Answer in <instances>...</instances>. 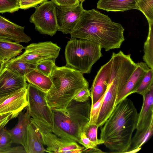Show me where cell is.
<instances>
[{"mask_svg":"<svg viewBox=\"0 0 153 153\" xmlns=\"http://www.w3.org/2000/svg\"><path fill=\"white\" fill-rule=\"evenodd\" d=\"M36 65L21 62L13 59L4 64V67L19 76L25 77L29 73L36 68Z\"/></svg>","mask_w":153,"mask_h":153,"instance_id":"24","label":"cell"},{"mask_svg":"<svg viewBox=\"0 0 153 153\" xmlns=\"http://www.w3.org/2000/svg\"><path fill=\"white\" fill-rule=\"evenodd\" d=\"M91 107L89 100L84 102L73 100L65 109L51 108L52 132L61 138L78 142L89 121Z\"/></svg>","mask_w":153,"mask_h":153,"instance_id":"4","label":"cell"},{"mask_svg":"<svg viewBox=\"0 0 153 153\" xmlns=\"http://www.w3.org/2000/svg\"><path fill=\"white\" fill-rule=\"evenodd\" d=\"M149 69L145 62L137 63L136 67L120 92L116 101V106L129 95L135 93L144 76Z\"/></svg>","mask_w":153,"mask_h":153,"instance_id":"13","label":"cell"},{"mask_svg":"<svg viewBox=\"0 0 153 153\" xmlns=\"http://www.w3.org/2000/svg\"><path fill=\"white\" fill-rule=\"evenodd\" d=\"M27 89V107L30 116L52 127V111L47 101L46 93L30 83L28 84Z\"/></svg>","mask_w":153,"mask_h":153,"instance_id":"7","label":"cell"},{"mask_svg":"<svg viewBox=\"0 0 153 153\" xmlns=\"http://www.w3.org/2000/svg\"><path fill=\"white\" fill-rule=\"evenodd\" d=\"M57 6H74L78 5L80 3L79 0H52Z\"/></svg>","mask_w":153,"mask_h":153,"instance_id":"36","label":"cell"},{"mask_svg":"<svg viewBox=\"0 0 153 153\" xmlns=\"http://www.w3.org/2000/svg\"><path fill=\"white\" fill-rule=\"evenodd\" d=\"M105 93L93 105H91L90 120L88 124H97L98 116L102 104Z\"/></svg>","mask_w":153,"mask_h":153,"instance_id":"31","label":"cell"},{"mask_svg":"<svg viewBox=\"0 0 153 153\" xmlns=\"http://www.w3.org/2000/svg\"><path fill=\"white\" fill-rule=\"evenodd\" d=\"M24 52L13 59L21 62L37 65L47 59H56L61 48L51 41L30 44L25 48Z\"/></svg>","mask_w":153,"mask_h":153,"instance_id":"9","label":"cell"},{"mask_svg":"<svg viewBox=\"0 0 153 153\" xmlns=\"http://www.w3.org/2000/svg\"><path fill=\"white\" fill-rule=\"evenodd\" d=\"M153 87V69L149 68L136 91L135 93L143 96Z\"/></svg>","mask_w":153,"mask_h":153,"instance_id":"27","label":"cell"},{"mask_svg":"<svg viewBox=\"0 0 153 153\" xmlns=\"http://www.w3.org/2000/svg\"><path fill=\"white\" fill-rule=\"evenodd\" d=\"M24 27L19 25L0 15V39L18 43H27L31 39L24 31Z\"/></svg>","mask_w":153,"mask_h":153,"instance_id":"16","label":"cell"},{"mask_svg":"<svg viewBox=\"0 0 153 153\" xmlns=\"http://www.w3.org/2000/svg\"><path fill=\"white\" fill-rule=\"evenodd\" d=\"M31 122L40 134L46 149L50 153H81L85 148L76 142L58 137L52 132L50 126L41 121L31 117Z\"/></svg>","mask_w":153,"mask_h":153,"instance_id":"6","label":"cell"},{"mask_svg":"<svg viewBox=\"0 0 153 153\" xmlns=\"http://www.w3.org/2000/svg\"><path fill=\"white\" fill-rule=\"evenodd\" d=\"M12 114L8 113L0 115V129L4 127L9 121L12 119Z\"/></svg>","mask_w":153,"mask_h":153,"instance_id":"38","label":"cell"},{"mask_svg":"<svg viewBox=\"0 0 153 153\" xmlns=\"http://www.w3.org/2000/svg\"><path fill=\"white\" fill-rule=\"evenodd\" d=\"M138 113L132 101L127 98L115 106L101 129L100 139L111 153H126L136 129Z\"/></svg>","mask_w":153,"mask_h":153,"instance_id":"2","label":"cell"},{"mask_svg":"<svg viewBox=\"0 0 153 153\" xmlns=\"http://www.w3.org/2000/svg\"><path fill=\"white\" fill-rule=\"evenodd\" d=\"M1 153H26L23 146L9 147L2 150Z\"/></svg>","mask_w":153,"mask_h":153,"instance_id":"37","label":"cell"},{"mask_svg":"<svg viewBox=\"0 0 153 153\" xmlns=\"http://www.w3.org/2000/svg\"><path fill=\"white\" fill-rule=\"evenodd\" d=\"M139 0H99L97 8L108 12H124L137 9Z\"/></svg>","mask_w":153,"mask_h":153,"instance_id":"20","label":"cell"},{"mask_svg":"<svg viewBox=\"0 0 153 153\" xmlns=\"http://www.w3.org/2000/svg\"><path fill=\"white\" fill-rule=\"evenodd\" d=\"M98 126L97 124H88L84 128L83 132L90 140L97 143L99 145L104 143V142L97 138V130Z\"/></svg>","mask_w":153,"mask_h":153,"instance_id":"32","label":"cell"},{"mask_svg":"<svg viewBox=\"0 0 153 153\" xmlns=\"http://www.w3.org/2000/svg\"><path fill=\"white\" fill-rule=\"evenodd\" d=\"M137 10L145 15L149 26H153V0H139L137 3Z\"/></svg>","mask_w":153,"mask_h":153,"instance_id":"26","label":"cell"},{"mask_svg":"<svg viewBox=\"0 0 153 153\" xmlns=\"http://www.w3.org/2000/svg\"><path fill=\"white\" fill-rule=\"evenodd\" d=\"M17 124L12 129L8 130L13 143L20 144L24 147L25 142L27 127L31 122V117L27 106L18 116Z\"/></svg>","mask_w":153,"mask_h":153,"instance_id":"17","label":"cell"},{"mask_svg":"<svg viewBox=\"0 0 153 153\" xmlns=\"http://www.w3.org/2000/svg\"><path fill=\"white\" fill-rule=\"evenodd\" d=\"M26 81L41 91L47 93L51 88L52 82L48 76L35 69L25 76Z\"/></svg>","mask_w":153,"mask_h":153,"instance_id":"22","label":"cell"},{"mask_svg":"<svg viewBox=\"0 0 153 153\" xmlns=\"http://www.w3.org/2000/svg\"><path fill=\"white\" fill-rule=\"evenodd\" d=\"M140 112L138 114L136 130L148 126L153 121V87L144 96Z\"/></svg>","mask_w":153,"mask_h":153,"instance_id":"19","label":"cell"},{"mask_svg":"<svg viewBox=\"0 0 153 153\" xmlns=\"http://www.w3.org/2000/svg\"><path fill=\"white\" fill-rule=\"evenodd\" d=\"M153 134V121L146 128L140 130H136L134 137L132 138L130 147L128 151L141 147L151 138Z\"/></svg>","mask_w":153,"mask_h":153,"instance_id":"23","label":"cell"},{"mask_svg":"<svg viewBox=\"0 0 153 153\" xmlns=\"http://www.w3.org/2000/svg\"><path fill=\"white\" fill-rule=\"evenodd\" d=\"M143 59L148 67L153 69V26L149 27L146 40L144 44Z\"/></svg>","mask_w":153,"mask_h":153,"instance_id":"25","label":"cell"},{"mask_svg":"<svg viewBox=\"0 0 153 153\" xmlns=\"http://www.w3.org/2000/svg\"><path fill=\"white\" fill-rule=\"evenodd\" d=\"M82 2L76 6L56 7L58 30L63 33L70 34L74 30L84 10Z\"/></svg>","mask_w":153,"mask_h":153,"instance_id":"12","label":"cell"},{"mask_svg":"<svg viewBox=\"0 0 153 153\" xmlns=\"http://www.w3.org/2000/svg\"><path fill=\"white\" fill-rule=\"evenodd\" d=\"M4 64L0 61V73L4 67Z\"/></svg>","mask_w":153,"mask_h":153,"instance_id":"40","label":"cell"},{"mask_svg":"<svg viewBox=\"0 0 153 153\" xmlns=\"http://www.w3.org/2000/svg\"><path fill=\"white\" fill-rule=\"evenodd\" d=\"M78 143L85 148L83 152H104L98 148L97 146L99 144L90 140L83 132L80 135Z\"/></svg>","mask_w":153,"mask_h":153,"instance_id":"28","label":"cell"},{"mask_svg":"<svg viewBox=\"0 0 153 153\" xmlns=\"http://www.w3.org/2000/svg\"><path fill=\"white\" fill-rule=\"evenodd\" d=\"M124 29L107 15L95 9L85 10L74 30L71 38L86 39L99 44L106 51L119 48L125 40Z\"/></svg>","mask_w":153,"mask_h":153,"instance_id":"1","label":"cell"},{"mask_svg":"<svg viewBox=\"0 0 153 153\" xmlns=\"http://www.w3.org/2000/svg\"><path fill=\"white\" fill-rule=\"evenodd\" d=\"M44 145L40 134L30 122L27 127L25 142L24 147L26 153H50L45 149Z\"/></svg>","mask_w":153,"mask_h":153,"instance_id":"18","label":"cell"},{"mask_svg":"<svg viewBox=\"0 0 153 153\" xmlns=\"http://www.w3.org/2000/svg\"><path fill=\"white\" fill-rule=\"evenodd\" d=\"M125 84L124 81L118 76L110 77L97 119L98 127L104 125L113 112L118 95Z\"/></svg>","mask_w":153,"mask_h":153,"instance_id":"10","label":"cell"},{"mask_svg":"<svg viewBox=\"0 0 153 153\" xmlns=\"http://www.w3.org/2000/svg\"><path fill=\"white\" fill-rule=\"evenodd\" d=\"M56 7L51 0L35 7V12L30 16L29 20L40 33L52 36L58 30Z\"/></svg>","mask_w":153,"mask_h":153,"instance_id":"8","label":"cell"},{"mask_svg":"<svg viewBox=\"0 0 153 153\" xmlns=\"http://www.w3.org/2000/svg\"><path fill=\"white\" fill-rule=\"evenodd\" d=\"M13 143L10 134L4 127L0 129V153L3 150L11 146Z\"/></svg>","mask_w":153,"mask_h":153,"instance_id":"33","label":"cell"},{"mask_svg":"<svg viewBox=\"0 0 153 153\" xmlns=\"http://www.w3.org/2000/svg\"><path fill=\"white\" fill-rule=\"evenodd\" d=\"M91 97V92L88 88L83 89L79 91L74 97L73 100L76 101L84 102Z\"/></svg>","mask_w":153,"mask_h":153,"instance_id":"35","label":"cell"},{"mask_svg":"<svg viewBox=\"0 0 153 153\" xmlns=\"http://www.w3.org/2000/svg\"><path fill=\"white\" fill-rule=\"evenodd\" d=\"M102 48L99 44L94 42L71 38L65 48L66 66L82 74L89 73L93 65L102 56Z\"/></svg>","mask_w":153,"mask_h":153,"instance_id":"5","label":"cell"},{"mask_svg":"<svg viewBox=\"0 0 153 153\" xmlns=\"http://www.w3.org/2000/svg\"><path fill=\"white\" fill-rule=\"evenodd\" d=\"M24 49L19 43L0 39V61L5 64L19 55Z\"/></svg>","mask_w":153,"mask_h":153,"instance_id":"21","label":"cell"},{"mask_svg":"<svg viewBox=\"0 0 153 153\" xmlns=\"http://www.w3.org/2000/svg\"><path fill=\"white\" fill-rule=\"evenodd\" d=\"M55 59H49L44 60L36 65V69L45 75L50 77L56 66Z\"/></svg>","mask_w":153,"mask_h":153,"instance_id":"30","label":"cell"},{"mask_svg":"<svg viewBox=\"0 0 153 153\" xmlns=\"http://www.w3.org/2000/svg\"><path fill=\"white\" fill-rule=\"evenodd\" d=\"M141 149V147H138L132 150L128 151L126 153H136L140 151Z\"/></svg>","mask_w":153,"mask_h":153,"instance_id":"39","label":"cell"},{"mask_svg":"<svg viewBox=\"0 0 153 153\" xmlns=\"http://www.w3.org/2000/svg\"><path fill=\"white\" fill-rule=\"evenodd\" d=\"M48 1V0H19L20 9L24 10L31 7H36L39 4Z\"/></svg>","mask_w":153,"mask_h":153,"instance_id":"34","label":"cell"},{"mask_svg":"<svg viewBox=\"0 0 153 153\" xmlns=\"http://www.w3.org/2000/svg\"><path fill=\"white\" fill-rule=\"evenodd\" d=\"M50 77L52 85L46 98L51 108L65 109L79 91L89 87L82 74L66 66H56Z\"/></svg>","mask_w":153,"mask_h":153,"instance_id":"3","label":"cell"},{"mask_svg":"<svg viewBox=\"0 0 153 153\" xmlns=\"http://www.w3.org/2000/svg\"><path fill=\"white\" fill-rule=\"evenodd\" d=\"M20 7L19 0H0V13H12L18 11Z\"/></svg>","mask_w":153,"mask_h":153,"instance_id":"29","label":"cell"},{"mask_svg":"<svg viewBox=\"0 0 153 153\" xmlns=\"http://www.w3.org/2000/svg\"><path fill=\"white\" fill-rule=\"evenodd\" d=\"M111 59L101 66L93 81L91 89V105L96 102L105 93L110 76Z\"/></svg>","mask_w":153,"mask_h":153,"instance_id":"15","label":"cell"},{"mask_svg":"<svg viewBox=\"0 0 153 153\" xmlns=\"http://www.w3.org/2000/svg\"><path fill=\"white\" fill-rule=\"evenodd\" d=\"M80 2H82L86 0H79Z\"/></svg>","mask_w":153,"mask_h":153,"instance_id":"41","label":"cell"},{"mask_svg":"<svg viewBox=\"0 0 153 153\" xmlns=\"http://www.w3.org/2000/svg\"><path fill=\"white\" fill-rule=\"evenodd\" d=\"M25 77L19 76L4 67L0 73V96L27 88Z\"/></svg>","mask_w":153,"mask_h":153,"instance_id":"14","label":"cell"},{"mask_svg":"<svg viewBox=\"0 0 153 153\" xmlns=\"http://www.w3.org/2000/svg\"><path fill=\"white\" fill-rule=\"evenodd\" d=\"M27 92L24 88L0 96V115L11 113L12 119L17 117L27 105Z\"/></svg>","mask_w":153,"mask_h":153,"instance_id":"11","label":"cell"}]
</instances>
